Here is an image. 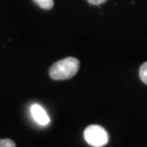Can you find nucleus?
<instances>
[{"instance_id": "5", "label": "nucleus", "mask_w": 147, "mask_h": 147, "mask_svg": "<svg viewBox=\"0 0 147 147\" xmlns=\"http://www.w3.org/2000/svg\"><path fill=\"white\" fill-rule=\"evenodd\" d=\"M139 75H140V78L142 79V81L147 85V61L140 67Z\"/></svg>"}, {"instance_id": "7", "label": "nucleus", "mask_w": 147, "mask_h": 147, "mask_svg": "<svg viewBox=\"0 0 147 147\" xmlns=\"http://www.w3.org/2000/svg\"><path fill=\"white\" fill-rule=\"evenodd\" d=\"M88 2L90 3V4H92V5H96V6H98V5H101L102 3H104V2H106L107 0H87Z\"/></svg>"}, {"instance_id": "8", "label": "nucleus", "mask_w": 147, "mask_h": 147, "mask_svg": "<svg viewBox=\"0 0 147 147\" xmlns=\"http://www.w3.org/2000/svg\"><path fill=\"white\" fill-rule=\"evenodd\" d=\"M0 147H4V144H3V140L0 139Z\"/></svg>"}, {"instance_id": "2", "label": "nucleus", "mask_w": 147, "mask_h": 147, "mask_svg": "<svg viewBox=\"0 0 147 147\" xmlns=\"http://www.w3.org/2000/svg\"><path fill=\"white\" fill-rule=\"evenodd\" d=\"M84 139L88 144L94 147L105 145L109 140L107 131L99 125H90L84 130Z\"/></svg>"}, {"instance_id": "3", "label": "nucleus", "mask_w": 147, "mask_h": 147, "mask_svg": "<svg viewBox=\"0 0 147 147\" xmlns=\"http://www.w3.org/2000/svg\"><path fill=\"white\" fill-rule=\"evenodd\" d=\"M31 113L34 119L40 125H47L50 123V117L47 115L46 111L40 105L33 104L31 107Z\"/></svg>"}, {"instance_id": "1", "label": "nucleus", "mask_w": 147, "mask_h": 147, "mask_svg": "<svg viewBox=\"0 0 147 147\" xmlns=\"http://www.w3.org/2000/svg\"><path fill=\"white\" fill-rule=\"evenodd\" d=\"M80 62L76 57H66L51 66L49 75L54 80H66L74 78L78 72Z\"/></svg>"}, {"instance_id": "6", "label": "nucleus", "mask_w": 147, "mask_h": 147, "mask_svg": "<svg viewBox=\"0 0 147 147\" xmlns=\"http://www.w3.org/2000/svg\"><path fill=\"white\" fill-rule=\"evenodd\" d=\"M3 144H4V147H16V142L10 139L3 140Z\"/></svg>"}, {"instance_id": "4", "label": "nucleus", "mask_w": 147, "mask_h": 147, "mask_svg": "<svg viewBox=\"0 0 147 147\" xmlns=\"http://www.w3.org/2000/svg\"><path fill=\"white\" fill-rule=\"evenodd\" d=\"M36 4L44 10H51L54 7V0H33Z\"/></svg>"}]
</instances>
